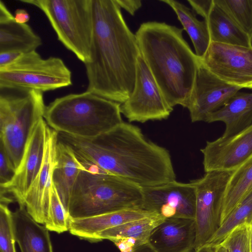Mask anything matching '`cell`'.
I'll list each match as a JSON object with an SVG mask.
<instances>
[{
    "instance_id": "obj_1",
    "label": "cell",
    "mask_w": 252,
    "mask_h": 252,
    "mask_svg": "<svg viewBox=\"0 0 252 252\" xmlns=\"http://www.w3.org/2000/svg\"><path fill=\"white\" fill-rule=\"evenodd\" d=\"M58 139L89 171L114 175L142 188L176 179L169 152L148 140L138 127L130 124L123 122L93 138L58 132Z\"/></svg>"
},
{
    "instance_id": "obj_2",
    "label": "cell",
    "mask_w": 252,
    "mask_h": 252,
    "mask_svg": "<svg viewBox=\"0 0 252 252\" xmlns=\"http://www.w3.org/2000/svg\"><path fill=\"white\" fill-rule=\"evenodd\" d=\"M93 34L90 61L85 64L86 91L123 103L135 85L140 52L116 0H92Z\"/></svg>"
},
{
    "instance_id": "obj_3",
    "label": "cell",
    "mask_w": 252,
    "mask_h": 252,
    "mask_svg": "<svg viewBox=\"0 0 252 252\" xmlns=\"http://www.w3.org/2000/svg\"><path fill=\"white\" fill-rule=\"evenodd\" d=\"M183 31L164 22L149 21L135 33L140 55L172 108H187L201 63Z\"/></svg>"
},
{
    "instance_id": "obj_4",
    "label": "cell",
    "mask_w": 252,
    "mask_h": 252,
    "mask_svg": "<svg viewBox=\"0 0 252 252\" xmlns=\"http://www.w3.org/2000/svg\"><path fill=\"white\" fill-rule=\"evenodd\" d=\"M121 104L88 91L70 94L46 106L43 118L58 132L93 138L123 122Z\"/></svg>"
},
{
    "instance_id": "obj_5",
    "label": "cell",
    "mask_w": 252,
    "mask_h": 252,
    "mask_svg": "<svg viewBox=\"0 0 252 252\" xmlns=\"http://www.w3.org/2000/svg\"><path fill=\"white\" fill-rule=\"evenodd\" d=\"M143 188L117 176L86 169L79 173L71 193L68 218L96 216L143 208Z\"/></svg>"
},
{
    "instance_id": "obj_6",
    "label": "cell",
    "mask_w": 252,
    "mask_h": 252,
    "mask_svg": "<svg viewBox=\"0 0 252 252\" xmlns=\"http://www.w3.org/2000/svg\"><path fill=\"white\" fill-rule=\"evenodd\" d=\"M45 108L41 92L0 87V143L16 171L31 134L38 121L43 118Z\"/></svg>"
},
{
    "instance_id": "obj_7",
    "label": "cell",
    "mask_w": 252,
    "mask_h": 252,
    "mask_svg": "<svg viewBox=\"0 0 252 252\" xmlns=\"http://www.w3.org/2000/svg\"><path fill=\"white\" fill-rule=\"evenodd\" d=\"M40 9L58 40L84 64L91 59L93 34L92 0H20Z\"/></svg>"
},
{
    "instance_id": "obj_8",
    "label": "cell",
    "mask_w": 252,
    "mask_h": 252,
    "mask_svg": "<svg viewBox=\"0 0 252 252\" xmlns=\"http://www.w3.org/2000/svg\"><path fill=\"white\" fill-rule=\"evenodd\" d=\"M72 74L61 58L43 59L36 51L22 54L13 63L0 68V87L53 91L71 85Z\"/></svg>"
},
{
    "instance_id": "obj_9",
    "label": "cell",
    "mask_w": 252,
    "mask_h": 252,
    "mask_svg": "<svg viewBox=\"0 0 252 252\" xmlns=\"http://www.w3.org/2000/svg\"><path fill=\"white\" fill-rule=\"evenodd\" d=\"M234 171H209L201 178L190 181L196 191L194 252L204 245L220 226L223 201Z\"/></svg>"
},
{
    "instance_id": "obj_10",
    "label": "cell",
    "mask_w": 252,
    "mask_h": 252,
    "mask_svg": "<svg viewBox=\"0 0 252 252\" xmlns=\"http://www.w3.org/2000/svg\"><path fill=\"white\" fill-rule=\"evenodd\" d=\"M173 110L140 55L134 88L129 98L121 104V113L130 122L144 123L166 119Z\"/></svg>"
},
{
    "instance_id": "obj_11",
    "label": "cell",
    "mask_w": 252,
    "mask_h": 252,
    "mask_svg": "<svg viewBox=\"0 0 252 252\" xmlns=\"http://www.w3.org/2000/svg\"><path fill=\"white\" fill-rule=\"evenodd\" d=\"M200 60L220 80L241 89H252V47L211 42Z\"/></svg>"
},
{
    "instance_id": "obj_12",
    "label": "cell",
    "mask_w": 252,
    "mask_h": 252,
    "mask_svg": "<svg viewBox=\"0 0 252 252\" xmlns=\"http://www.w3.org/2000/svg\"><path fill=\"white\" fill-rule=\"evenodd\" d=\"M143 208L167 218L195 219L196 191L190 182L175 180L143 188Z\"/></svg>"
},
{
    "instance_id": "obj_13",
    "label": "cell",
    "mask_w": 252,
    "mask_h": 252,
    "mask_svg": "<svg viewBox=\"0 0 252 252\" xmlns=\"http://www.w3.org/2000/svg\"><path fill=\"white\" fill-rule=\"evenodd\" d=\"M241 89L219 79L201 62L187 106L191 122H205Z\"/></svg>"
},
{
    "instance_id": "obj_14",
    "label": "cell",
    "mask_w": 252,
    "mask_h": 252,
    "mask_svg": "<svg viewBox=\"0 0 252 252\" xmlns=\"http://www.w3.org/2000/svg\"><path fill=\"white\" fill-rule=\"evenodd\" d=\"M201 152L205 172L235 171L252 157V124L235 135L207 142Z\"/></svg>"
},
{
    "instance_id": "obj_15",
    "label": "cell",
    "mask_w": 252,
    "mask_h": 252,
    "mask_svg": "<svg viewBox=\"0 0 252 252\" xmlns=\"http://www.w3.org/2000/svg\"><path fill=\"white\" fill-rule=\"evenodd\" d=\"M49 126L44 118L35 126L27 142L21 162L10 184L0 188V194H9L22 205L24 197L43 163Z\"/></svg>"
},
{
    "instance_id": "obj_16",
    "label": "cell",
    "mask_w": 252,
    "mask_h": 252,
    "mask_svg": "<svg viewBox=\"0 0 252 252\" xmlns=\"http://www.w3.org/2000/svg\"><path fill=\"white\" fill-rule=\"evenodd\" d=\"M58 134L57 131L49 126L41 168L27 192L22 205L36 221L43 225L46 223L48 217Z\"/></svg>"
},
{
    "instance_id": "obj_17",
    "label": "cell",
    "mask_w": 252,
    "mask_h": 252,
    "mask_svg": "<svg viewBox=\"0 0 252 252\" xmlns=\"http://www.w3.org/2000/svg\"><path fill=\"white\" fill-rule=\"evenodd\" d=\"M196 236L194 220L167 218L153 231L149 243L157 252H192Z\"/></svg>"
},
{
    "instance_id": "obj_18",
    "label": "cell",
    "mask_w": 252,
    "mask_h": 252,
    "mask_svg": "<svg viewBox=\"0 0 252 252\" xmlns=\"http://www.w3.org/2000/svg\"><path fill=\"white\" fill-rule=\"evenodd\" d=\"M155 214L143 208H134L88 218H68V231L80 239L95 242L97 235L106 229Z\"/></svg>"
},
{
    "instance_id": "obj_19",
    "label": "cell",
    "mask_w": 252,
    "mask_h": 252,
    "mask_svg": "<svg viewBox=\"0 0 252 252\" xmlns=\"http://www.w3.org/2000/svg\"><path fill=\"white\" fill-rule=\"evenodd\" d=\"M164 220L161 216L156 214L128 221L101 232L96 237L95 242L108 240L121 252H131L149 243L153 231Z\"/></svg>"
},
{
    "instance_id": "obj_20",
    "label": "cell",
    "mask_w": 252,
    "mask_h": 252,
    "mask_svg": "<svg viewBox=\"0 0 252 252\" xmlns=\"http://www.w3.org/2000/svg\"><path fill=\"white\" fill-rule=\"evenodd\" d=\"M42 44L40 36L27 24L17 23L0 0V53H27L36 51Z\"/></svg>"
},
{
    "instance_id": "obj_21",
    "label": "cell",
    "mask_w": 252,
    "mask_h": 252,
    "mask_svg": "<svg viewBox=\"0 0 252 252\" xmlns=\"http://www.w3.org/2000/svg\"><path fill=\"white\" fill-rule=\"evenodd\" d=\"M16 242L21 252H53L49 230L36 221L26 207H19L12 212Z\"/></svg>"
},
{
    "instance_id": "obj_22",
    "label": "cell",
    "mask_w": 252,
    "mask_h": 252,
    "mask_svg": "<svg viewBox=\"0 0 252 252\" xmlns=\"http://www.w3.org/2000/svg\"><path fill=\"white\" fill-rule=\"evenodd\" d=\"M220 121L225 124L222 136H229L252 124V93L238 92L221 108L210 114L205 122Z\"/></svg>"
},
{
    "instance_id": "obj_23",
    "label": "cell",
    "mask_w": 252,
    "mask_h": 252,
    "mask_svg": "<svg viewBox=\"0 0 252 252\" xmlns=\"http://www.w3.org/2000/svg\"><path fill=\"white\" fill-rule=\"evenodd\" d=\"M84 169L72 150L58 139L52 182L67 213L75 182L80 172Z\"/></svg>"
},
{
    "instance_id": "obj_24",
    "label": "cell",
    "mask_w": 252,
    "mask_h": 252,
    "mask_svg": "<svg viewBox=\"0 0 252 252\" xmlns=\"http://www.w3.org/2000/svg\"><path fill=\"white\" fill-rule=\"evenodd\" d=\"M206 21L211 42L252 47L250 36L216 4L214 0V4Z\"/></svg>"
},
{
    "instance_id": "obj_25",
    "label": "cell",
    "mask_w": 252,
    "mask_h": 252,
    "mask_svg": "<svg viewBox=\"0 0 252 252\" xmlns=\"http://www.w3.org/2000/svg\"><path fill=\"white\" fill-rule=\"evenodd\" d=\"M169 5L189 35L194 47L196 55L201 59L211 42L207 22L199 20L194 12L181 2L174 0H160Z\"/></svg>"
},
{
    "instance_id": "obj_26",
    "label": "cell",
    "mask_w": 252,
    "mask_h": 252,
    "mask_svg": "<svg viewBox=\"0 0 252 252\" xmlns=\"http://www.w3.org/2000/svg\"><path fill=\"white\" fill-rule=\"evenodd\" d=\"M252 189V157L236 169L231 175L223 201L220 225Z\"/></svg>"
},
{
    "instance_id": "obj_27",
    "label": "cell",
    "mask_w": 252,
    "mask_h": 252,
    "mask_svg": "<svg viewBox=\"0 0 252 252\" xmlns=\"http://www.w3.org/2000/svg\"><path fill=\"white\" fill-rule=\"evenodd\" d=\"M252 221V189L234 208L213 236L205 244L216 247L237 226Z\"/></svg>"
},
{
    "instance_id": "obj_28",
    "label": "cell",
    "mask_w": 252,
    "mask_h": 252,
    "mask_svg": "<svg viewBox=\"0 0 252 252\" xmlns=\"http://www.w3.org/2000/svg\"><path fill=\"white\" fill-rule=\"evenodd\" d=\"M250 37L252 35V0H214Z\"/></svg>"
},
{
    "instance_id": "obj_29",
    "label": "cell",
    "mask_w": 252,
    "mask_h": 252,
    "mask_svg": "<svg viewBox=\"0 0 252 252\" xmlns=\"http://www.w3.org/2000/svg\"><path fill=\"white\" fill-rule=\"evenodd\" d=\"M44 225L49 231L57 233H62L69 229L68 213L53 182L50 190L47 220Z\"/></svg>"
},
{
    "instance_id": "obj_30",
    "label": "cell",
    "mask_w": 252,
    "mask_h": 252,
    "mask_svg": "<svg viewBox=\"0 0 252 252\" xmlns=\"http://www.w3.org/2000/svg\"><path fill=\"white\" fill-rule=\"evenodd\" d=\"M8 205L6 203L0 202V252H16L12 212Z\"/></svg>"
},
{
    "instance_id": "obj_31",
    "label": "cell",
    "mask_w": 252,
    "mask_h": 252,
    "mask_svg": "<svg viewBox=\"0 0 252 252\" xmlns=\"http://www.w3.org/2000/svg\"><path fill=\"white\" fill-rule=\"evenodd\" d=\"M220 244L227 252H251L250 224L245 223L235 227Z\"/></svg>"
},
{
    "instance_id": "obj_32",
    "label": "cell",
    "mask_w": 252,
    "mask_h": 252,
    "mask_svg": "<svg viewBox=\"0 0 252 252\" xmlns=\"http://www.w3.org/2000/svg\"><path fill=\"white\" fill-rule=\"evenodd\" d=\"M16 173L14 167L3 146L0 144V185L4 188L12 181Z\"/></svg>"
},
{
    "instance_id": "obj_33",
    "label": "cell",
    "mask_w": 252,
    "mask_h": 252,
    "mask_svg": "<svg viewBox=\"0 0 252 252\" xmlns=\"http://www.w3.org/2000/svg\"><path fill=\"white\" fill-rule=\"evenodd\" d=\"M194 13L206 20L214 4V0H187Z\"/></svg>"
},
{
    "instance_id": "obj_34",
    "label": "cell",
    "mask_w": 252,
    "mask_h": 252,
    "mask_svg": "<svg viewBox=\"0 0 252 252\" xmlns=\"http://www.w3.org/2000/svg\"><path fill=\"white\" fill-rule=\"evenodd\" d=\"M116 1L121 8L124 9L132 16L140 8L142 4L141 0H116Z\"/></svg>"
},
{
    "instance_id": "obj_35",
    "label": "cell",
    "mask_w": 252,
    "mask_h": 252,
    "mask_svg": "<svg viewBox=\"0 0 252 252\" xmlns=\"http://www.w3.org/2000/svg\"><path fill=\"white\" fill-rule=\"evenodd\" d=\"M22 54L15 52L0 53V68L5 67L13 63Z\"/></svg>"
},
{
    "instance_id": "obj_36",
    "label": "cell",
    "mask_w": 252,
    "mask_h": 252,
    "mask_svg": "<svg viewBox=\"0 0 252 252\" xmlns=\"http://www.w3.org/2000/svg\"><path fill=\"white\" fill-rule=\"evenodd\" d=\"M14 17L15 21L20 24H26L29 21L30 18L28 12L24 9H16Z\"/></svg>"
},
{
    "instance_id": "obj_37",
    "label": "cell",
    "mask_w": 252,
    "mask_h": 252,
    "mask_svg": "<svg viewBox=\"0 0 252 252\" xmlns=\"http://www.w3.org/2000/svg\"><path fill=\"white\" fill-rule=\"evenodd\" d=\"M131 252H157L149 243L142 245L133 250Z\"/></svg>"
},
{
    "instance_id": "obj_38",
    "label": "cell",
    "mask_w": 252,
    "mask_h": 252,
    "mask_svg": "<svg viewBox=\"0 0 252 252\" xmlns=\"http://www.w3.org/2000/svg\"><path fill=\"white\" fill-rule=\"evenodd\" d=\"M216 247L204 245L194 252H216Z\"/></svg>"
},
{
    "instance_id": "obj_39",
    "label": "cell",
    "mask_w": 252,
    "mask_h": 252,
    "mask_svg": "<svg viewBox=\"0 0 252 252\" xmlns=\"http://www.w3.org/2000/svg\"><path fill=\"white\" fill-rule=\"evenodd\" d=\"M216 252H227L226 249L220 244L216 246Z\"/></svg>"
},
{
    "instance_id": "obj_40",
    "label": "cell",
    "mask_w": 252,
    "mask_h": 252,
    "mask_svg": "<svg viewBox=\"0 0 252 252\" xmlns=\"http://www.w3.org/2000/svg\"><path fill=\"white\" fill-rule=\"evenodd\" d=\"M250 225L251 252H252V221L250 223Z\"/></svg>"
},
{
    "instance_id": "obj_41",
    "label": "cell",
    "mask_w": 252,
    "mask_h": 252,
    "mask_svg": "<svg viewBox=\"0 0 252 252\" xmlns=\"http://www.w3.org/2000/svg\"><path fill=\"white\" fill-rule=\"evenodd\" d=\"M251 41H252V35L251 36Z\"/></svg>"
}]
</instances>
